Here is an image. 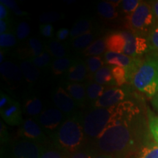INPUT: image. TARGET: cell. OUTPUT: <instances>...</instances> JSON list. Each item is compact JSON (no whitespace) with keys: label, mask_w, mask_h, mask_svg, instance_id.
<instances>
[{"label":"cell","mask_w":158,"mask_h":158,"mask_svg":"<svg viewBox=\"0 0 158 158\" xmlns=\"http://www.w3.org/2000/svg\"><path fill=\"white\" fill-rule=\"evenodd\" d=\"M0 129H1V145L2 147H5V146L9 145V141H10V136L9 133L7 132V127H6L5 124L3 122V120H1L0 122Z\"/></svg>","instance_id":"obj_42"},{"label":"cell","mask_w":158,"mask_h":158,"mask_svg":"<svg viewBox=\"0 0 158 158\" xmlns=\"http://www.w3.org/2000/svg\"><path fill=\"white\" fill-rule=\"evenodd\" d=\"M120 107L121 103L107 108L91 107L83 114L84 132L89 143H93L98 139L117 116Z\"/></svg>","instance_id":"obj_4"},{"label":"cell","mask_w":158,"mask_h":158,"mask_svg":"<svg viewBox=\"0 0 158 158\" xmlns=\"http://www.w3.org/2000/svg\"><path fill=\"white\" fill-rule=\"evenodd\" d=\"M107 51L132 57H141L149 51L147 37L132 31H118L106 36Z\"/></svg>","instance_id":"obj_3"},{"label":"cell","mask_w":158,"mask_h":158,"mask_svg":"<svg viewBox=\"0 0 158 158\" xmlns=\"http://www.w3.org/2000/svg\"><path fill=\"white\" fill-rule=\"evenodd\" d=\"M97 10L100 17L107 21H114L118 16L117 8L109 1L100 2L97 7Z\"/></svg>","instance_id":"obj_27"},{"label":"cell","mask_w":158,"mask_h":158,"mask_svg":"<svg viewBox=\"0 0 158 158\" xmlns=\"http://www.w3.org/2000/svg\"><path fill=\"white\" fill-rule=\"evenodd\" d=\"M45 51V46L39 39L35 37L29 38L27 43V47L20 49L19 55L21 58L27 59L32 57H37L41 55Z\"/></svg>","instance_id":"obj_18"},{"label":"cell","mask_w":158,"mask_h":158,"mask_svg":"<svg viewBox=\"0 0 158 158\" xmlns=\"http://www.w3.org/2000/svg\"><path fill=\"white\" fill-rule=\"evenodd\" d=\"M95 155V152L92 149V148L87 146L84 149L72 154L68 158H94Z\"/></svg>","instance_id":"obj_40"},{"label":"cell","mask_w":158,"mask_h":158,"mask_svg":"<svg viewBox=\"0 0 158 158\" xmlns=\"http://www.w3.org/2000/svg\"><path fill=\"white\" fill-rule=\"evenodd\" d=\"M154 15L156 20V24H158V1H154L151 3Z\"/></svg>","instance_id":"obj_46"},{"label":"cell","mask_w":158,"mask_h":158,"mask_svg":"<svg viewBox=\"0 0 158 158\" xmlns=\"http://www.w3.org/2000/svg\"><path fill=\"white\" fill-rule=\"evenodd\" d=\"M94 158H114L113 156L107 154H96Z\"/></svg>","instance_id":"obj_49"},{"label":"cell","mask_w":158,"mask_h":158,"mask_svg":"<svg viewBox=\"0 0 158 158\" xmlns=\"http://www.w3.org/2000/svg\"><path fill=\"white\" fill-rule=\"evenodd\" d=\"M88 68V78H93L94 75L106 64L103 56H91L86 60Z\"/></svg>","instance_id":"obj_28"},{"label":"cell","mask_w":158,"mask_h":158,"mask_svg":"<svg viewBox=\"0 0 158 158\" xmlns=\"http://www.w3.org/2000/svg\"><path fill=\"white\" fill-rule=\"evenodd\" d=\"M22 109L23 114L29 118H35L43 110L42 100L34 93H28L23 100Z\"/></svg>","instance_id":"obj_15"},{"label":"cell","mask_w":158,"mask_h":158,"mask_svg":"<svg viewBox=\"0 0 158 158\" xmlns=\"http://www.w3.org/2000/svg\"><path fill=\"white\" fill-rule=\"evenodd\" d=\"M23 109L19 101L6 92H0V114L6 124L11 126L21 125L23 123Z\"/></svg>","instance_id":"obj_7"},{"label":"cell","mask_w":158,"mask_h":158,"mask_svg":"<svg viewBox=\"0 0 158 158\" xmlns=\"http://www.w3.org/2000/svg\"><path fill=\"white\" fill-rule=\"evenodd\" d=\"M43 146L17 138L3 151L4 158H40Z\"/></svg>","instance_id":"obj_8"},{"label":"cell","mask_w":158,"mask_h":158,"mask_svg":"<svg viewBox=\"0 0 158 158\" xmlns=\"http://www.w3.org/2000/svg\"><path fill=\"white\" fill-rule=\"evenodd\" d=\"M67 116L56 107L45 108L34 119L50 138L62 125Z\"/></svg>","instance_id":"obj_10"},{"label":"cell","mask_w":158,"mask_h":158,"mask_svg":"<svg viewBox=\"0 0 158 158\" xmlns=\"http://www.w3.org/2000/svg\"><path fill=\"white\" fill-rule=\"evenodd\" d=\"M14 29L12 23V19L0 20V35L8 32Z\"/></svg>","instance_id":"obj_43"},{"label":"cell","mask_w":158,"mask_h":158,"mask_svg":"<svg viewBox=\"0 0 158 158\" xmlns=\"http://www.w3.org/2000/svg\"><path fill=\"white\" fill-rule=\"evenodd\" d=\"M17 40L15 29L0 35V47H1V49L7 50L8 48H13L15 45H16Z\"/></svg>","instance_id":"obj_31"},{"label":"cell","mask_w":158,"mask_h":158,"mask_svg":"<svg viewBox=\"0 0 158 158\" xmlns=\"http://www.w3.org/2000/svg\"><path fill=\"white\" fill-rule=\"evenodd\" d=\"M6 51L7 50H5V49H1V51H0V63L1 64L5 62V59L6 57V54H7Z\"/></svg>","instance_id":"obj_48"},{"label":"cell","mask_w":158,"mask_h":158,"mask_svg":"<svg viewBox=\"0 0 158 158\" xmlns=\"http://www.w3.org/2000/svg\"><path fill=\"white\" fill-rule=\"evenodd\" d=\"M112 76L115 83L116 86L120 87L128 82L127 72L125 69L120 67L113 66L112 68Z\"/></svg>","instance_id":"obj_33"},{"label":"cell","mask_w":158,"mask_h":158,"mask_svg":"<svg viewBox=\"0 0 158 158\" xmlns=\"http://www.w3.org/2000/svg\"><path fill=\"white\" fill-rule=\"evenodd\" d=\"M11 19L10 10L6 6L0 3V20Z\"/></svg>","instance_id":"obj_45"},{"label":"cell","mask_w":158,"mask_h":158,"mask_svg":"<svg viewBox=\"0 0 158 158\" xmlns=\"http://www.w3.org/2000/svg\"><path fill=\"white\" fill-rule=\"evenodd\" d=\"M152 104L153 107L158 111V93L152 98Z\"/></svg>","instance_id":"obj_47"},{"label":"cell","mask_w":158,"mask_h":158,"mask_svg":"<svg viewBox=\"0 0 158 158\" xmlns=\"http://www.w3.org/2000/svg\"><path fill=\"white\" fill-rule=\"evenodd\" d=\"M0 2L6 6L10 10L13 12L17 16L27 17L28 15V13L27 12L19 8L15 1H13V0H1Z\"/></svg>","instance_id":"obj_39"},{"label":"cell","mask_w":158,"mask_h":158,"mask_svg":"<svg viewBox=\"0 0 158 158\" xmlns=\"http://www.w3.org/2000/svg\"><path fill=\"white\" fill-rule=\"evenodd\" d=\"M75 60L73 58L64 57L61 59H54L51 64V72L55 76H61L65 75L73 64Z\"/></svg>","instance_id":"obj_25"},{"label":"cell","mask_w":158,"mask_h":158,"mask_svg":"<svg viewBox=\"0 0 158 158\" xmlns=\"http://www.w3.org/2000/svg\"><path fill=\"white\" fill-rule=\"evenodd\" d=\"M126 25L130 31L144 37L148 35L156 24L152 7L150 3L141 1L132 14L125 17Z\"/></svg>","instance_id":"obj_6"},{"label":"cell","mask_w":158,"mask_h":158,"mask_svg":"<svg viewBox=\"0 0 158 158\" xmlns=\"http://www.w3.org/2000/svg\"><path fill=\"white\" fill-rule=\"evenodd\" d=\"M51 143L68 157L87 147L84 117L81 112L67 116L62 125L50 138Z\"/></svg>","instance_id":"obj_2"},{"label":"cell","mask_w":158,"mask_h":158,"mask_svg":"<svg viewBox=\"0 0 158 158\" xmlns=\"http://www.w3.org/2000/svg\"><path fill=\"white\" fill-rule=\"evenodd\" d=\"M40 32L43 37L45 38L52 39L54 35V29L51 23H43L40 26Z\"/></svg>","instance_id":"obj_41"},{"label":"cell","mask_w":158,"mask_h":158,"mask_svg":"<svg viewBox=\"0 0 158 158\" xmlns=\"http://www.w3.org/2000/svg\"><path fill=\"white\" fill-rule=\"evenodd\" d=\"M112 68H113V66L111 65L105 64L94 75L93 78H92L94 81L106 87L108 86V88H110L116 86L113 76H112Z\"/></svg>","instance_id":"obj_23"},{"label":"cell","mask_w":158,"mask_h":158,"mask_svg":"<svg viewBox=\"0 0 158 158\" xmlns=\"http://www.w3.org/2000/svg\"><path fill=\"white\" fill-rule=\"evenodd\" d=\"M14 29L17 39L19 40H23L27 39L31 32L30 26L27 21H19L15 25Z\"/></svg>","instance_id":"obj_34"},{"label":"cell","mask_w":158,"mask_h":158,"mask_svg":"<svg viewBox=\"0 0 158 158\" xmlns=\"http://www.w3.org/2000/svg\"><path fill=\"white\" fill-rule=\"evenodd\" d=\"M66 155L60 150L56 149L52 143H48L43 146L42 152H41L40 158H68Z\"/></svg>","instance_id":"obj_32"},{"label":"cell","mask_w":158,"mask_h":158,"mask_svg":"<svg viewBox=\"0 0 158 158\" xmlns=\"http://www.w3.org/2000/svg\"><path fill=\"white\" fill-rule=\"evenodd\" d=\"M70 35V30H69L68 28H60L56 33V39L57 40L64 41L65 40L68 38V37Z\"/></svg>","instance_id":"obj_44"},{"label":"cell","mask_w":158,"mask_h":158,"mask_svg":"<svg viewBox=\"0 0 158 158\" xmlns=\"http://www.w3.org/2000/svg\"><path fill=\"white\" fill-rule=\"evenodd\" d=\"M135 158H158V143H149L143 145Z\"/></svg>","instance_id":"obj_29"},{"label":"cell","mask_w":158,"mask_h":158,"mask_svg":"<svg viewBox=\"0 0 158 158\" xmlns=\"http://www.w3.org/2000/svg\"><path fill=\"white\" fill-rule=\"evenodd\" d=\"M131 83L136 89L149 98L158 93V53L152 52L145 57Z\"/></svg>","instance_id":"obj_5"},{"label":"cell","mask_w":158,"mask_h":158,"mask_svg":"<svg viewBox=\"0 0 158 158\" xmlns=\"http://www.w3.org/2000/svg\"><path fill=\"white\" fill-rule=\"evenodd\" d=\"M63 87L70 94L78 107H84L87 104L86 84L67 81Z\"/></svg>","instance_id":"obj_16"},{"label":"cell","mask_w":158,"mask_h":158,"mask_svg":"<svg viewBox=\"0 0 158 158\" xmlns=\"http://www.w3.org/2000/svg\"><path fill=\"white\" fill-rule=\"evenodd\" d=\"M98 34V31L93 29V30L88 31L84 35H80L71 40V47L74 51L82 53L85 49L95 40V37Z\"/></svg>","instance_id":"obj_20"},{"label":"cell","mask_w":158,"mask_h":158,"mask_svg":"<svg viewBox=\"0 0 158 158\" xmlns=\"http://www.w3.org/2000/svg\"><path fill=\"white\" fill-rule=\"evenodd\" d=\"M67 81L70 82L81 83L88 78V68L86 61L81 59H75L66 74Z\"/></svg>","instance_id":"obj_14"},{"label":"cell","mask_w":158,"mask_h":158,"mask_svg":"<svg viewBox=\"0 0 158 158\" xmlns=\"http://www.w3.org/2000/svg\"><path fill=\"white\" fill-rule=\"evenodd\" d=\"M19 66L22 71L24 79L29 84H35L39 80L40 76V70L37 68L29 59L21 61Z\"/></svg>","instance_id":"obj_21"},{"label":"cell","mask_w":158,"mask_h":158,"mask_svg":"<svg viewBox=\"0 0 158 158\" xmlns=\"http://www.w3.org/2000/svg\"><path fill=\"white\" fill-rule=\"evenodd\" d=\"M0 72L6 81L11 84H18L24 78L20 66L11 61H5L0 64Z\"/></svg>","instance_id":"obj_17"},{"label":"cell","mask_w":158,"mask_h":158,"mask_svg":"<svg viewBox=\"0 0 158 158\" xmlns=\"http://www.w3.org/2000/svg\"><path fill=\"white\" fill-rule=\"evenodd\" d=\"M107 48L106 44V36L96 39L89 46L82 52L84 56H101L106 52Z\"/></svg>","instance_id":"obj_24"},{"label":"cell","mask_w":158,"mask_h":158,"mask_svg":"<svg viewBox=\"0 0 158 158\" xmlns=\"http://www.w3.org/2000/svg\"><path fill=\"white\" fill-rule=\"evenodd\" d=\"M17 138L34 142L41 146L48 144L49 137L44 133L38 123L32 118L23 120L17 131Z\"/></svg>","instance_id":"obj_11"},{"label":"cell","mask_w":158,"mask_h":158,"mask_svg":"<svg viewBox=\"0 0 158 158\" xmlns=\"http://www.w3.org/2000/svg\"><path fill=\"white\" fill-rule=\"evenodd\" d=\"M29 59L40 70H45L49 67L51 68V64L53 62L52 56L45 50L39 56L32 57V58H29Z\"/></svg>","instance_id":"obj_30"},{"label":"cell","mask_w":158,"mask_h":158,"mask_svg":"<svg viewBox=\"0 0 158 158\" xmlns=\"http://www.w3.org/2000/svg\"><path fill=\"white\" fill-rule=\"evenodd\" d=\"M64 18L63 13L56 11H48L43 13L39 16V21L43 23H51L60 21Z\"/></svg>","instance_id":"obj_35"},{"label":"cell","mask_w":158,"mask_h":158,"mask_svg":"<svg viewBox=\"0 0 158 158\" xmlns=\"http://www.w3.org/2000/svg\"><path fill=\"white\" fill-rule=\"evenodd\" d=\"M45 50L48 52L55 59L69 57V49L68 46L56 39H50L44 44Z\"/></svg>","instance_id":"obj_19"},{"label":"cell","mask_w":158,"mask_h":158,"mask_svg":"<svg viewBox=\"0 0 158 158\" xmlns=\"http://www.w3.org/2000/svg\"><path fill=\"white\" fill-rule=\"evenodd\" d=\"M51 99L55 107L60 110L66 116L73 114L78 110L76 102L63 86H56L53 90Z\"/></svg>","instance_id":"obj_12"},{"label":"cell","mask_w":158,"mask_h":158,"mask_svg":"<svg viewBox=\"0 0 158 158\" xmlns=\"http://www.w3.org/2000/svg\"><path fill=\"white\" fill-rule=\"evenodd\" d=\"M148 124L151 135L156 143H158V116H155L152 114L149 113Z\"/></svg>","instance_id":"obj_38"},{"label":"cell","mask_w":158,"mask_h":158,"mask_svg":"<svg viewBox=\"0 0 158 158\" xmlns=\"http://www.w3.org/2000/svg\"><path fill=\"white\" fill-rule=\"evenodd\" d=\"M94 29L93 20L91 17H83L79 19L73 25L70 29V38L73 40L80 35Z\"/></svg>","instance_id":"obj_22"},{"label":"cell","mask_w":158,"mask_h":158,"mask_svg":"<svg viewBox=\"0 0 158 158\" xmlns=\"http://www.w3.org/2000/svg\"><path fill=\"white\" fill-rule=\"evenodd\" d=\"M149 50L158 53V24H155L147 37Z\"/></svg>","instance_id":"obj_36"},{"label":"cell","mask_w":158,"mask_h":158,"mask_svg":"<svg viewBox=\"0 0 158 158\" xmlns=\"http://www.w3.org/2000/svg\"><path fill=\"white\" fill-rule=\"evenodd\" d=\"M86 96L87 101L90 106L97 101L101 97L107 89L106 86L98 84L94 81H89L86 84Z\"/></svg>","instance_id":"obj_26"},{"label":"cell","mask_w":158,"mask_h":158,"mask_svg":"<svg viewBox=\"0 0 158 158\" xmlns=\"http://www.w3.org/2000/svg\"><path fill=\"white\" fill-rule=\"evenodd\" d=\"M143 122L140 110L133 102L124 100L117 116L94 142L96 154H107L122 158L135 150L141 143Z\"/></svg>","instance_id":"obj_1"},{"label":"cell","mask_w":158,"mask_h":158,"mask_svg":"<svg viewBox=\"0 0 158 158\" xmlns=\"http://www.w3.org/2000/svg\"><path fill=\"white\" fill-rule=\"evenodd\" d=\"M141 1L139 0H123L122 1L119 7L126 16L130 15L137 9V7L141 4Z\"/></svg>","instance_id":"obj_37"},{"label":"cell","mask_w":158,"mask_h":158,"mask_svg":"<svg viewBox=\"0 0 158 158\" xmlns=\"http://www.w3.org/2000/svg\"><path fill=\"white\" fill-rule=\"evenodd\" d=\"M103 58L106 64L120 67L125 69L128 82H132L134 75L143 61L141 57H132L109 51L105 53Z\"/></svg>","instance_id":"obj_9"},{"label":"cell","mask_w":158,"mask_h":158,"mask_svg":"<svg viewBox=\"0 0 158 158\" xmlns=\"http://www.w3.org/2000/svg\"><path fill=\"white\" fill-rule=\"evenodd\" d=\"M127 98V92L124 88L114 87L108 88L103 94L97 101L91 106L92 108H107L124 102Z\"/></svg>","instance_id":"obj_13"}]
</instances>
